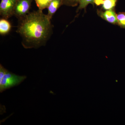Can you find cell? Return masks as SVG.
Listing matches in <instances>:
<instances>
[{
	"instance_id": "8",
	"label": "cell",
	"mask_w": 125,
	"mask_h": 125,
	"mask_svg": "<svg viewBox=\"0 0 125 125\" xmlns=\"http://www.w3.org/2000/svg\"><path fill=\"white\" fill-rule=\"evenodd\" d=\"M117 0H104L102 8L105 10L114 9L116 5Z\"/></svg>"
},
{
	"instance_id": "9",
	"label": "cell",
	"mask_w": 125,
	"mask_h": 125,
	"mask_svg": "<svg viewBox=\"0 0 125 125\" xmlns=\"http://www.w3.org/2000/svg\"><path fill=\"white\" fill-rule=\"evenodd\" d=\"M39 10H42L47 8L52 0H34Z\"/></svg>"
},
{
	"instance_id": "5",
	"label": "cell",
	"mask_w": 125,
	"mask_h": 125,
	"mask_svg": "<svg viewBox=\"0 0 125 125\" xmlns=\"http://www.w3.org/2000/svg\"><path fill=\"white\" fill-rule=\"evenodd\" d=\"M98 14L100 17L108 22L113 24H118L117 14L113 9L106 10L104 12L98 11Z\"/></svg>"
},
{
	"instance_id": "3",
	"label": "cell",
	"mask_w": 125,
	"mask_h": 125,
	"mask_svg": "<svg viewBox=\"0 0 125 125\" xmlns=\"http://www.w3.org/2000/svg\"><path fill=\"white\" fill-rule=\"evenodd\" d=\"M18 0H1L0 14L2 18L9 19L14 15V10Z\"/></svg>"
},
{
	"instance_id": "14",
	"label": "cell",
	"mask_w": 125,
	"mask_h": 125,
	"mask_svg": "<svg viewBox=\"0 0 125 125\" xmlns=\"http://www.w3.org/2000/svg\"><path fill=\"white\" fill-rule=\"evenodd\" d=\"M104 0H94V3L97 6H99L100 5L103 4Z\"/></svg>"
},
{
	"instance_id": "4",
	"label": "cell",
	"mask_w": 125,
	"mask_h": 125,
	"mask_svg": "<svg viewBox=\"0 0 125 125\" xmlns=\"http://www.w3.org/2000/svg\"><path fill=\"white\" fill-rule=\"evenodd\" d=\"M31 0H18L14 10V15L19 19L23 18L29 13Z\"/></svg>"
},
{
	"instance_id": "13",
	"label": "cell",
	"mask_w": 125,
	"mask_h": 125,
	"mask_svg": "<svg viewBox=\"0 0 125 125\" xmlns=\"http://www.w3.org/2000/svg\"><path fill=\"white\" fill-rule=\"evenodd\" d=\"M7 71L8 70L3 67L2 65H0V80L2 79Z\"/></svg>"
},
{
	"instance_id": "6",
	"label": "cell",
	"mask_w": 125,
	"mask_h": 125,
	"mask_svg": "<svg viewBox=\"0 0 125 125\" xmlns=\"http://www.w3.org/2000/svg\"><path fill=\"white\" fill-rule=\"evenodd\" d=\"M62 5V0H52L48 7V18L51 20L52 16L55 13L59 7Z\"/></svg>"
},
{
	"instance_id": "10",
	"label": "cell",
	"mask_w": 125,
	"mask_h": 125,
	"mask_svg": "<svg viewBox=\"0 0 125 125\" xmlns=\"http://www.w3.org/2000/svg\"><path fill=\"white\" fill-rule=\"evenodd\" d=\"M118 24L119 26L122 28L125 29V13L122 12L117 14Z\"/></svg>"
},
{
	"instance_id": "7",
	"label": "cell",
	"mask_w": 125,
	"mask_h": 125,
	"mask_svg": "<svg viewBox=\"0 0 125 125\" xmlns=\"http://www.w3.org/2000/svg\"><path fill=\"white\" fill-rule=\"evenodd\" d=\"M11 29L10 23L7 19L2 18L0 20V34L5 35L9 33Z\"/></svg>"
},
{
	"instance_id": "2",
	"label": "cell",
	"mask_w": 125,
	"mask_h": 125,
	"mask_svg": "<svg viewBox=\"0 0 125 125\" xmlns=\"http://www.w3.org/2000/svg\"><path fill=\"white\" fill-rule=\"evenodd\" d=\"M27 78L26 76H20L7 71L4 76L0 80V92L19 85Z\"/></svg>"
},
{
	"instance_id": "1",
	"label": "cell",
	"mask_w": 125,
	"mask_h": 125,
	"mask_svg": "<svg viewBox=\"0 0 125 125\" xmlns=\"http://www.w3.org/2000/svg\"><path fill=\"white\" fill-rule=\"evenodd\" d=\"M42 11L39 10L19 19L16 32L22 37L24 48H37L45 45L51 36V20Z\"/></svg>"
},
{
	"instance_id": "11",
	"label": "cell",
	"mask_w": 125,
	"mask_h": 125,
	"mask_svg": "<svg viewBox=\"0 0 125 125\" xmlns=\"http://www.w3.org/2000/svg\"><path fill=\"white\" fill-rule=\"evenodd\" d=\"M94 0H80L78 10L84 9L90 4H93Z\"/></svg>"
},
{
	"instance_id": "12",
	"label": "cell",
	"mask_w": 125,
	"mask_h": 125,
	"mask_svg": "<svg viewBox=\"0 0 125 125\" xmlns=\"http://www.w3.org/2000/svg\"><path fill=\"white\" fill-rule=\"evenodd\" d=\"M79 1L80 0H62V5L74 7L77 6Z\"/></svg>"
}]
</instances>
